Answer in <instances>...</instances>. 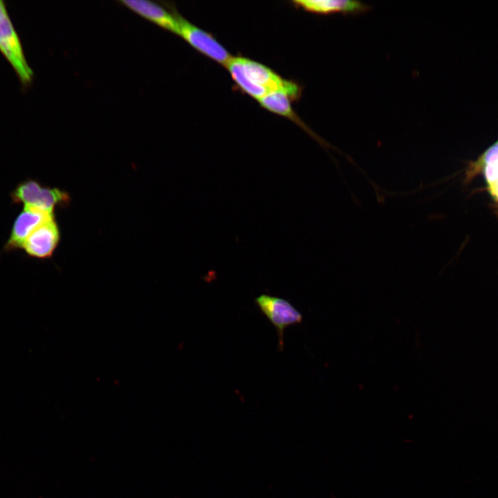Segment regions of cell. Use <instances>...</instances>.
Wrapping results in <instances>:
<instances>
[{
	"instance_id": "6da1fadb",
	"label": "cell",
	"mask_w": 498,
	"mask_h": 498,
	"mask_svg": "<svg viewBox=\"0 0 498 498\" xmlns=\"http://www.w3.org/2000/svg\"><path fill=\"white\" fill-rule=\"evenodd\" d=\"M225 66L237 86L257 100L275 91H302L297 84L283 79L270 68L250 59L232 57Z\"/></svg>"
},
{
	"instance_id": "7a4b0ae2",
	"label": "cell",
	"mask_w": 498,
	"mask_h": 498,
	"mask_svg": "<svg viewBox=\"0 0 498 498\" xmlns=\"http://www.w3.org/2000/svg\"><path fill=\"white\" fill-rule=\"evenodd\" d=\"M0 51L14 69L22 85L31 84L34 77L33 71L28 63L19 36L2 0H0Z\"/></svg>"
},
{
	"instance_id": "3957f363",
	"label": "cell",
	"mask_w": 498,
	"mask_h": 498,
	"mask_svg": "<svg viewBox=\"0 0 498 498\" xmlns=\"http://www.w3.org/2000/svg\"><path fill=\"white\" fill-rule=\"evenodd\" d=\"M14 203H21L24 208H35L53 213L57 205L65 204L69 199L68 194L57 188L43 187L35 181L28 179L17 185L12 191Z\"/></svg>"
},
{
	"instance_id": "277c9868",
	"label": "cell",
	"mask_w": 498,
	"mask_h": 498,
	"mask_svg": "<svg viewBox=\"0 0 498 498\" xmlns=\"http://www.w3.org/2000/svg\"><path fill=\"white\" fill-rule=\"evenodd\" d=\"M255 302L275 327L279 340V349L283 350L284 331L290 325L302 323V313L288 300L277 296L262 294L255 299Z\"/></svg>"
},
{
	"instance_id": "5b68a950",
	"label": "cell",
	"mask_w": 498,
	"mask_h": 498,
	"mask_svg": "<svg viewBox=\"0 0 498 498\" xmlns=\"http://www.w3.org/2000/svg\"><path fill=\"white\" fill-rule=\"evenodd\" d=\"M178 35L192 48L210 59L225 66L232 57L210 33L192 24L175 10Z\"/></svg>"
},
{
	"instance_id": "8992f818",
	"label": "cell",
	"mask_w": 498,
	"mask_h": 498,
	"mask_svg": "<svg viewBox=\"0 0 498 498\" xmlns=\"http://www.w3.org/2000/svg\"><path fill=\"white\" fill-rule=\"evenodd\" d=\"M54 214L35 208H24L16 217L4 246V250L21 249L27 237L40 225L54 219Z\"/></svg>"
},
{
	"instance_id": "52a82bcc",
	"label": "cell",
	"mask_w": 498,
	"mask_h": 498,
	"mask_svg": "<svg viewBox=\"0 0 498 498\" xmlns=\"http://www.w3.org/2000/svg\"><path fill=\"white\" fill-rule=\"evenodd\" d=\"M59 238V230L54 218L38 226L27 237L21 249L32 257L48 258L54 252Z\"/></svg>"
},
{
	"instance_id": "ba28073f",
	"label": "cell",
	"mask_w": 498,
	"mask_h": 498,
	"mask_svg": "<svg viewBox=\"0 0 498 498\" xmlns=\"http://www.w3.org/2000/svg\"><path fill=\"white\" fill-rule=\"evenodd\" d=\"M124 6L145 19L172 33L178 35V21L176 8L169 6V10L159 4L145 0H123L119 1Z\"/></svg>"
},
{
	"instance_id": "9c48e42d",
	"label": "cell",
	"mask_w": 498,
	"mask_h": 498,
	"mask_svg": "<svg viewBox=\"0 0 498 498\" xmlns=\"http://www.w3.org/2000/svg\"><path fill=\"white\" fill-rule=\"evenodd\" d=\"M293 3L307 12L317 14H360L370 9L361 1L351 0H297Z\"/></svg>"
},
{
	"instance_id": "30bf717a",
	"label": "cell",
	"mask_w": 498,
	"mask_h": 498,
	"mask_svg": "<svg viewBox=\"0 0 498 498\" xmlns=\"http://www.w3.org/2000/svg\"><path fill=\"white\" fill-rule=\"evenodd\" d=\"M300 95V92L278 90L268 93L258 101L260 105L266 110L291 119L293 122H297L302 127H304V129L310 132L311 135L315 136L317 140H320L317 138L313 132L305 127V125L299 120V118L293 111L291 102L298 99Z\"/></svg>"
},
{
	"instance_id": "8fae6325",
	"label": "cell",
	"mask_w": 498,
	"mask_h": 498,
	"mask_svg": "<svg viewBox=\"0 0 498 498\" xmlns=\"http://www.w3.org/2000/svg\"><path fill=\"white\" fill-rule=\"evenodd\" d=\"M484 159L486 181L489 184L491 194L498 201V156H493V160L485 156Z\"/></svg>"
}]
</instances>
